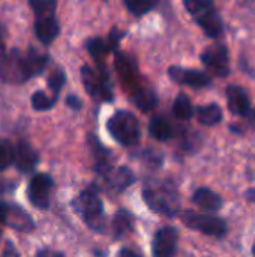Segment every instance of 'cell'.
<instances>
[{
	"label": "cell",
	"instance_id": "1",
	"mask_svg": "<svg viewBox=\"0 0 255 257\" xmlns=\"http://www.w3.org/2000/svg\"><path fill=\"white\" fill-rule=\"evenodd\" d=\"M48 63V56L35 51L21 53L14 48L0 57V78L6 83L20 84L26 80L41 74Z\"/></svg>",
	"mask_w": 255,
	"mask_h": 257
},
{
	"label": "cell",
	"instance_id": "2",
	"mask_svg": "<svg viewBox=\"0 0 255 257\" xmlns=\"http://www.w3.org/2000/svg\"><path fill=\"white\" fill-rule=\"evenodd\" d=\"M143 199L147 206L158 214L174 217L179 214L180 200L176 187L167 181H149L143 190Z\"/></svg>",
	"mask_w": 255,
	"mask_h": 257
},
{
	"label": "cell",
	"instance_id": "3",
	"mask_svg": "<svg viewBox=\"0 0 255 257\" xmlns=\"http://www.w3.org/2000/svg\"><path fill=\"white\" fill-rule=\"evenodd\" d=\"M183 6L209 38H219L224 33V20L210 0H185Z\"/></svg>",
	"mask_w": 255,
	"mask_h": 257
},
{
	"label": "cell",
	"instance_id": "4",
	"mask_svg": "<svg viewBox=\"0 0 255 257\" xmlns=\"http://www.w3.org/2000/svg\"><path fill=\"white\" fill-rule=\"evenodd\" d=\"M72 206L81 215V218L90 229H93L96 232H104V229H105L104 206H102V200H101L95 185L86 188L74 200Z\"/></svg>",
	"mask_w": 255,
	"mask_h": 257
},
{
	"label": "cell",
	"instance_id": "5",
	"mask_svg": "<svg viewBox=\"0 0 255 257\" xmlns=\"http://www.w3.org/2000/svg\"><path fill=\"white\" fill-rule=\"evenodd\" d=\"M111 137L123 146H134L140 140V123L129 111H117L107 123Z\"/></svg>",
	"mask_w": 255,
	"mask_h": 257
},
{
	"label": "cell",
	"instance_id": "6",
	"mask_svg": "<svg viewBox=\"0 0 255 257\" xmlns=\"http://www.w3.org/2000/svg\"><path fill=\"white\" fill-rule=\"evenodd\" d=\"M180 218L185 226H188L189 229L200 232L206 236L224 238L228 232L227 221L221 217L200 214V212H194V211H185Z\"/></svg>",
	"mask_w": 255,
	"mask_h": 257
},
{
	"label": "cell",
	"instance_id": "7",
	"mask_svg": "<svg viewBox=\"0 0 255 257\" xmlns=\"http://www.w3.org/2000/svg\"><path fill=\"white\" fill-rule=\"evenodd\" d=\"M81 80L84 84V89L92 95L93 98H99L102 101H113V89H111V81L104 68L98 69V72L89 66L84 65L81 68Z\"/></svg>",
	"mask_w": 255,
	"mask_h": 257
},
{
	"label": "cell",
	"instance_id": "8",
	"mask_svg": "<svg viewBox=\"0 0 255 257\" xmlns=\"http://www.w3.org/2000/svg\"><path fill=\"white\" fill-rule=\"evenodd\" d=\"M200 60L206 66V69L215 77L224 78L230 75V51L225 44H213L207 47L200 54Z\"/></svg>",
	"mask_w": 255,
	"mask_h": 257
},
{
	"label": "cell",
	"instance_id": "9",
	"mask_svg": "<svg viewBox=\"0 0 255 257\" xmlns=\"http://www.w3.org/2000/svg\"><path fill=\"white\" fill-rule=\"evenodd\" d=\"M0 223L20 232H30L35 227L32 217L18 205L0 203Z\"/></svg>",
	"mask_w": 255,
	"mask_h": 257
},
{
	"label": "cell",
	"instance_id": "10",
	"mask_svg": "<svg viewBox=\"0 0 255 257\" xmlns=\"http://www.w3.org/2000/svg\"><path fill=\"white\" fill-rule=\"evenodd\" d=\"M168 75L174 83L182 84V86H189L194 89H203L212 84V77L209 74L198 71V69H192V68L170 66Z\"/></svg>",
	"mask_w": 255,
	"mask_h": 257
},
{
	"label": "cell",
	"instance_id": "11",
	"mask_svg": "<svg viewBox=\"0 0 255 257\" xmlns=\"http://www.w3.org/2000/svg\"><path fill=\"white\" fill-rule=\"evenodd\" d=\"M51 188H53V179L48 175L39 173V175L33 176V179L30 181V184L27 187L29 202L38 209H47L48 203H50Z\"/></svg>",
	"mask_w": 255,
	"mask_h": 257
},
{
	"label": "cell",
	"instance_id": "12",
	"mask_svg": "<svg viewBox=\"0 0 255 257\" xmlns=\"http://www.w3.org/2000/svg\"><path fill=\"white\" fill-rule=\"evenodd\" d=\"M177 241H179V232L176 227L164 226L161 227L152 242V251L153 257H174L177 251Z\"/></svg>",
	"mask_w": 255,
	"mask_h": 257
},
{
	"label": "cell",
	"instance_id": "13",
	"mask_svg": "<svg viewBox=\"0 0 255 257\" xmlns=\"http://www.w3.org/2000/svg\"><path fill=\"white\" fill-rule=\"evenodd\" d=\"M227 107L231 114L239 117H246L252 111V104L249 93L245 87L239 84H228L225 89Z\"/></svg>",
	"mask_w": 255,
	"mask_h": 257
},
{
	"label": "cell",
	"instance_id": "14",
	"mask_svg": "<svg viewBox=\"0 0 255 257\" xmlns=\"http://www.w3.org/2000/svg\"><path fill=\"white\" fill-rule=\"evenodd\" d=\"M39 163L38 152L26 142H20L14 148V164L21 173L32 172Z\"/></svg>",
	"mask_w": 255,
	"mask_h": 257
},
{
	"label": "cell",
	"instance_id": "15",
	"mask_svg": "<svg viewBox=\"0 0 255 257\" xmlns=\"http://www.w3.org/2000/svg\"><path fill=\"white\" fill-rule=\"evenodd\" d=\"M59 32H60V27H59V23H57L54 14H45V15L36 17L35 33L42 44L50 45L57 38Z\"/></svg>",
	"mask_w": 255,
	"mask_h": 257
},
{
	"label": "cell",
	"instance_id": "16",
	"mask_svg": "<svg viewBox=\"0 0 255 257\" xmlns=\"http://www.w3.org/2000/svg\"><path fill=\"white\" fill-rule=\"evenodd\" d=\"M192 202L203 211L218 212L224 206V199L213 190L207 187H200L192 194Z\"/></svg>",
	"mask_w": 255,
	"mask_h": 257
},
{
	"label": "cell",
	"instance_id": "17",
	"mask_svg": "<svg viewBox=\"0 0 255 257\" xmlns=\"http://www.w3.org/2000/svg\"><path fill=\"white\" fill-rule=\"evenodd\" d=\"M114 66L120 75V78L128 84V86H135V90L140 87L137 83V77H138V69H137V63L135 60L126 54V53H117L116 54V60H114Z\"/></svg>",
	"mask_w": 255,
	"mask_h": 257
},
{
	"label": "cell",
	"instance_id": "18",
	"mask_svg": "<svg viewBox=\"0 0 255 257\" xmlns=\"http://www.w3.org/2000/svg\"><path fill=\"white\" fill-rule=\"evenodd\" d=\"M222 108L216 102H210L206 105H200L197 108V119L204 126H215L222 122Z\"/></svg>",
	"mask_w": 255,
	"mask_h": 257
},
{
	"label": "cell",
	"instance_id": "19",
	"mask_svg": "<svg viewBox=\"0 0 255 257\" xmlns=\"http://www.w3.org/2000/svg\"><path fill=\"white\" fill-rule=\"evenodd\" d=\"M132 101L141 111H149L156 107L158 96L155 90L149 86H140L137 90L132 92Z\"/></svg>",
	"mask_w": 255,
	"mask_h": 257
},
{
	"label": "cell",
	"instance_id": "20",
	"mask_svg": "<svg viewBox=\"0 0 255 257\" xmlns=\"http://www.w3.org/2000/svg\"><path fill=\"white\" fill-rule=\"evenodd\" d=\"M149 134L159 142H167L174 136L173 125L164 116H155L149 123Z\"/></svg>",
	"mask_w": 255,
	"mask_h": 257
},
{
	"label": "cell",
	"instance_id": "21",
	"mask_svg": "<svg viewBox=\"0 0 255 257\" xmlns=\"http://www.w3.org/2000/svg\"><path fill=\"white\" fill-rule=\"evenodd\" d=\"M173 113L177 119H182V120H189L195 110H194V105L191 102V99L188 98V95L185 93H179L173 102Z\"/></svg>",
	"mask_w": 255,
	"mask_h": 257
},
{
	"label": "cell",
	"instance_id": "22",
	"mask_svg": "<svg viewBox=\"0 0 255 257\" xmlns=\"http://www.w3.org/2000/svg\"><path fill=\"white\" fill-rule=\"evenodd\" d=\"M132 226H134L132 215L128 211H119L113 218V230L116 238H122L128 235L132 230Z\"/></svg>",
	"mask_w": 255,
	"mask_h": 257
},
{
	"label": "cell",
	"instance_id": "23",
	"mask_svg": "<svg viewBox=\"0 0 255 257\" xmlns=\"http://www.w3.org/2000/svg\"><path fill=\"white\" fill-rule=\"evenodd\" d=\"M135 181L134 173L128 169V167H120L114 172L113 178H111V184L116 190L123 191L125 188H128L132 182Z\"/></svg>",
	"mask_w": 255,
	"mask_h": 257
},
{
	"label": "cell",
	"instance_id": "24",
	"mask_svg": "<svg viewBox=\"0 0 255 257\" xmlns=\"http://www.w3.org/2000/svg\"><path fill=\"white\" fill-rule=\"evenodd\" d=\"M86 48H87V51L92 54V57H93L96 62H99V63L102 62L104 56L110 51L107 42H105L104 39H101V38H92V39H89L87 44H86Z\"/></svg>",
	"mask_w": 255,
	"mask_h": 257
},
{
	"label": "cell",
	"instance_id": "25",
	"mask_svg": "<svg viewBox=\"0 0 255 257\" xmlns=\"http://www.w3.org/2000/svg\"><path fill=\"white\" fill-rule=\"evenodd\" d=\"M56 101H57L56 96H53V95L50 96V95H47V93L42 92V90H38V92H35V93L32 95V105H33V108L38 110V111L50 110V108L56 104Z\"/></svg>",
	"mask_w": 255,
	"mask_h": 257
},
{
	"label": "cell",
	"instance_id": "26",
	"mask_svg": "<svg viewBox=\"0 0 255 257\" xmlns=\"http://www.w3.org/2000/svg\"><path fill=\"white\" fill-rule=\"evenodd\" d=\"M125 6L135 17H141V15L147 14L149 11H152L156 6V2H150V0H126Z\"/></svg>",
	"mask_w": 255,
	"mask_h": 257
},
{
	"label": "cell",
	"instance_id": "27",
	"mask_svg": "<svg viewBox=\"0 0 255 257\" xmlns=\"http://www.w3.org/2000/svg\"><path fill=\"white\" fill-rule=\"evenodd\" d=\"M14 163V146L9 140L0 139V172Z\"/></svg>",
	"mask_w": 255,
	"mask_h": 257
},
{
	"label": "cell",
	"instance_id": "28",
	"mask_svg": "<svg viewBox=\"0 0 255 257\" xmlns=\"http://www.w3.org/2000/svg\"><path fill=\"white\" fill-rule=\"evenodd\" d=\"M65 81H66V75H65V72H63L62 69H56V71L48 77V87L51 89L53 96L57 98L59 92L62 90V87H63V84H65Z\"/></svg>",
	"mask_w": 255,
	"mask_h": 257
},
{
	"label": "cell",
	"instance_id": "29",
	"mask_svg": "<svg viewBox=\"0 0 255 257\" xmlns=\"http://www.w3.org/2000/svg\"><path fill=\"white\" fill-rule=\"evenodd\" d=\"M29 5L35 11L36 17L45 15V14H54V9L57 6L56 2H50V0H32Z\"/></svg>",
	"mask_w": 255,
	"mask_h": 257
},
{
	"label": "cell",
	"instance_id": "30",
	"mask_svg": "<svg viewBox=\"0 0 255 257\" xmlns=\"http://www.w3.org/2000/svg\"><path fill=\"white\" fill-rule=\"evenodd\" d=\"M66 104H68L71 108H75V110H80V108H81V101H80V98L75 96V95H68Z\"/></svg>",
	"mask_w": 255,
	"mask_h": 257
},
{
	"label": "cell",
	"instance_id": "31",
	"mask_svg": "<svg viewBox=\"0 0 255 257\" xmlns=\"http://www.w3.org/2000/svg\"><path fill=\"white\" fill-rule=\"evenodd\" d=\"M119 257H141V254H138L137 251H134L131 248H122L119 253Z\"/></svg>",
	"mask_w": 255,
	"mask_h": 257
},
{
	"label": "cell",
	"instance_id": "32",
	"mask_svg": "<svg viewBox=\"0 0 255 257\" xmlns=\"http://www.w3.org/2000/svg\"><path fill=\"white\" fill-rule=\"evenodd\" d=\"M38 257H65L62 253H50V251H39Z\"/></svg>",
	"mask_w": 255,
	"mask_h": 257
},
{
	"label": "cell",
	"instance_id": "33",
	"mask_svg": "<svg viewBox=\"0 0 255 257\" xmlns=\"http://www.w3.org/2000/svg\"><path fill=\"white\" fill-rule=\"evenodd\" d=\"M246 200L249 203H255V188H249L246 191Z\"/></svg>",
	"mask_w": 255,
	"mask_h": 257
},
{
	"label": "cell",
	"instance_id": "34",
	"mask_svg": "<svg viewBox=\"0 0 255 257\" xmlns=\"http://www.w3.org/2000/svg\"><path fill=\"white\" fill-rule=\"evenodd\" d=\"M3 45V32H2V27H0V47Z\"/></svg>",
	"mask_w": 255,
	"mask_h": 257
},
{
	"label": "cell",
	"instance_id": "35",
	"mask_svg": "<svg viewBox=\"0 0 255 257\" xmlns=\"http://www.w3.org/2000/svg\"><path fill=\"white\" fill-rule=\"evenodd\" d=\"M252 256L255 257V242H254V245H252Z\"/></svg>",
	"mask_w": 255,
	"mask_h": 257
},
{
	"label": "cell",
	"instance_id": "36",
	"mask_svg": "<svg viewBox=\"0 0 255 257\" xmlns=\"http://www.w3.org/2000/svg\"><path fill=\"white\" fill-rule=\"evenodd\" d=\"M254 120H255V110H254Z\"/></svg>",
	"mask_w": 255,
	"mask_h": 257
}]
</instances>
